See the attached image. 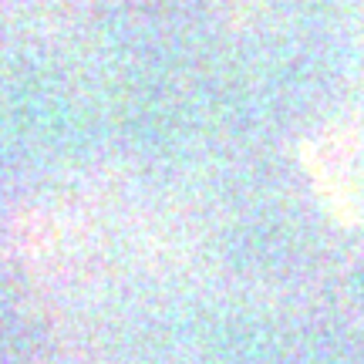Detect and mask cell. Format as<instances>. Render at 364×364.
Listing matches in <instances>:
<instances>
[{"label": "cell", "mask_w": 364, "mask_h": 364, "mask_svg": "<svg viewBox=\"0 0 364 364\" xmlns=\"http://www.w3.org/2000/svg\"><path fill=\"white\" fill-rule=\"evenodd\" d=\"M307 169L327 209L344 223L364 220V135L331 132L307 152Z\"/></svg>", "instance_id": "obj_1"}]
</instances>
